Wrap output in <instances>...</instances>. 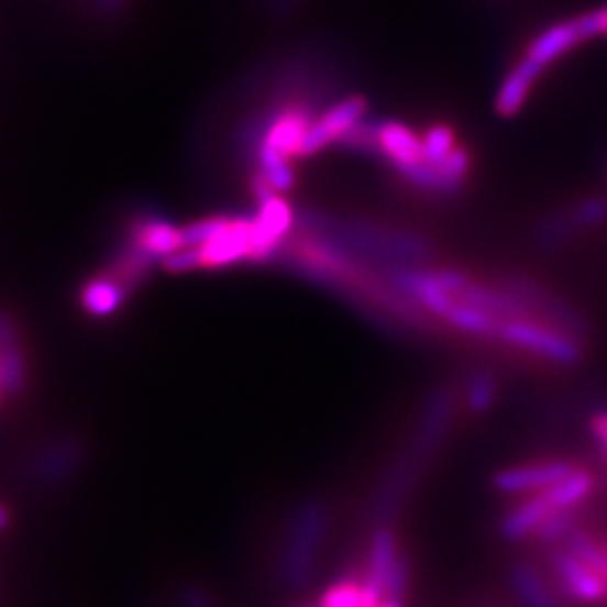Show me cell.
Returning a JSON list of instances; mask_svg holds the SVG:
<instances>
[{"label": "cell", "instance_id": "13", "mask_svg": "<svg viewBox=\"0 0 607 607\" xmlns=\"http://www.w3.org/2000/svg\"><path fill=\"white\" fill-rule=\"evenodd\" d=\"M131 290L113 275V273H101L90 277L81 290H79V307L86 316L95 320H107L120 313L124 307L126 297Z\"/></svg>", "mask_w": 607, "mask_h": 607}, {"label": "cell", "instance_id": "1", "mask_svg": "<svg viewBox=\"0 0 607 607\" xmlns=\"http://www.w3.org/2000/svg\"><path fill=\"white\" fill-rule=\"evenodd\" d=\"M454 412H457V400H454V391L450 387H437L426 398L419 423L415 426L408 445L402 448L396 462L387 468L369 499L367 522L374 529L389 525L402 509L405 499L415 490L423 468L432 462L437 450L445 441L454 421Z\"/></svg>", "mask_w": 607, "mask_h": 607}, {"label": "cell", "instance_id": "24", "mask_svg": "<svg viewBox=\"0 0 607 607\" xmlns=\"http://www.w3.org/2000/svg\"><path fill=\"white\" fill-rule=\"evenodd\" d=\"M176 607H223V605L208 587L187 583L176 594Z\"/></svg>", "mask_w": 607, "mask_h": 607}, {"label": "cell", "instance_id": "4", "mask_svg": "<svg viewBox=\"0 0 607 607\" xmlns=\"http://www.w3.org/2000/svg\"><path fill=\"white\" fill-rule=\"evenodd\" d=\"M553 365H576L583 356L578 335L538 318H504L497 340Z\"/></svg>", "mask_w": 607, "mask_h": 607}, {"label": "cell", "instance_id": "12", "mask_svg": "<svg viewBox=\"0 0 607 607\" xmlns=\"http://www.w3.org/2000/svg\"><path fill=\"white\" fill-rule=\"evenodd\" d=\"M576 466L567 462H540L506 468L495 475L493 486L504 495H531L565 479Z\"/></svg>", "mask_w": 607, "mask_h": 607}, {"label": "cell", "instance_id": "15", "mask_svg": "<svg viewBox=\"0 0 607 607\" xmlns=\"http://www.w3.org/2000/svg\"><path fill=\"white\" fill-rule=\"evenodd\" d=\"M555 511L559 509H555L551 499L542 490L531 493L529 497H525L518 506H514V509L504 516L499 531L506 540H511V542L533 538L536 531L540 529V525Z\"/></svg>", "mask_w": 607, "mask_h": 607}, {"label": "cell", "instance_id": "3", "mask_svg": "<svg viewBox=\"0 0 607 607\" xmlns=\"http://www.w3.org/2000/svg\"><path fill=\"white\" fill-rule=\"evenodd\" d=\"M88 460V443L77 432L43 439L23 460V482L34 490L55 493L77 479Z\"/></svg>", "mask_w": 607, "mask_h": 607}, {"label": "cell", "instance_id": "27", "mask_svg": "<svg viewBox=\"0 0 607 607\" xmlns=\"http://www.w3.org/2000/svg\"><path fill=\"white\" fill-rule=\"evenodd\" d=\"M10 522H12V514L8 506L0 504V533H5L10 529Z\"/></svg>", "mask_w": 607, "mask_h": 607}, {"label": "cell", "instance_id": "28", "mask_svg": "<svg viewBox=\"0 0 607 607\" xmlns=\"http://www.w3.org/2000/svg\"><path fill=\"white\" fill-rule=\"evenodd\" d=\"M8 400L5 396V387H3V374H0V405H3Z\"/></svg>", "mask_w": 607, "mask_h": 607}, {"label": "cell", "instance_id": "6", "mask_svg": "<svg viewBox=\"0 0 607 607\" xmlns=\"http://www.w3.org/2000/svg\"><path fill=\"white\" fill-rule=\"evenodd\" d=\"M257 217H255V252L252 262H268L275 257L277 247L284 243L293 228V210L284 198L277 196L262 178L255 183Z\"/></svg>", "mask_w": 607, "mask_h": 607}, {"label": "cell", "instance_id": "11", "mask_svg": "<svg viewBox=\"0 0 607 607\" xmlns=\"http://www.w3.org/2000/svg\"><path fill=\"white\" fill-rule=\"evenodd\" d=\"M0 374L8 400H21L30 387V361L19 320L8 311H0Z\"/></svg>", "mask_w": 607, "mask_h": 607}, {"label": "cell", "instance_id": "22", "mask_svg": "<svg viewBox=\"0 0 607 607\" xmlns=\"http://www.w3.org/2000/svg\"><path fill=\"white\" fill-rule=\"evenodd\" d=\"M230 223V217H208L194 221L183 228V243L185 247H200L208 241H212L225 225Z\"/></svg>", "mask_w": 607, "mask_h": 607}, {"label": "cell", "instance_id": "10", "mask_svg": "<svg viewBox=\"0 0 607 607\" xmlns=\"http://www.w3.org/2000/svg\"><path fill=\"white\" fill-rule=\"evenodd\" d=\"M367 101L363 97H346L340 99L335 107H331L324 115L311 122L307 137L301 142L299 156H313L322 151L327 144L344 140L349 131L356 129L365 118Z\"/></svg>", "mask_w": 607, "mask_h": 607}, {"label": "cell", "instance_id": "30", "mask_svg": "<svg viewBox=\"0 0 607 607\" xmlns=\"http://www.w3.org/2000/svg\"><path fill=\"white\" fill-rule=\"evenodd\" d=\"M605 551H607V540H605Z\"/></svg>", "mask_w": 607, "mask_h": 607}, {"label": "cell", "instance_id": "14", "mask_svg": "<svg viewBox=\"0 0 607 607\" xmlns=\"http://www.w3.org/2000/svg\"><path fill=\"white\" fill-rule=\"evenodd\" d=\"M385 596L363 574H349L331 583L316 603H293L288 607H380Z\"/></svg>", "mask_w": 607, "mask_h": 607}, {"label": "cell", "instance_id": "23", "mask_svg": "<svg viewBox=\"0 0 607 607\" xmlns=\"http://www.w3.org/2000/svg\"><path fill=\"white\" fill-rule=\"evenodd\" d=\"M454 148H457L454 146V133H452V129H448L443 124L432 126L423 137V158L428 163L445 161Z\"/></svg>", "mask_w": 607, "mask_h": 607}, {"label": "cell", "instance_id": "18", "mask_svg": "<svg viewBox=\"0 0 607 607\" xmlns=\"http://www.w3.org/2000/svg\"><path fill=\"white\" fill-rule=\"evenodd\" d=\"M542 70L531 64L529 59H522L516 70L504 79L499 92H497V99H495V109L499 115L504 118H511L516 115L522 107H525V101H527V95L533 86V81L538 79Z\"/></svg>", "mask_w": 607, "mask_h": 607}, {"label": "cell", "instance_id": "8", "mask_svg": "<svg viewBox=\"0 0 607 607\" xmlns=\"http://www.w3.org/2000/svg\"><path fill=\"white\" fill-rule=\"evenodd\" d=\"M596 34H603L600 12L583 14L578 19H572V21H565V23H559V25L544 30L529 45V53H527L525 59H529L531 64H536L542 70L551 62H555L561 55H565L567 49H572L581 41H587Z\"/></svg>", "mask_w": 607, "mask_h": 607}, {"label": "cell", "instance_id": "17", "mask_svg": "<svg viewBox=\"0 0 607 607\" xmlns=\"http://www.w3.org/2000/svg\"><path fill=\"white\" fill-rule=\"evenodd\" d=\"M378 148L398 167V172L423 163V140L405 124H378Z\"/></svg>", "mask_w": 607, "mask_h": 607}, {"label": "cell", "instance_id": "7", "mask_svg": "<svg viewBox=\"0 0 607 607\" xmlns=\"http://www.w3.org/2000/svg\"><path fill=\"white\" fill-rule=\"evenodd\" d=\"M198 268H225L252 262L255 252V219L230 217V223L206 245L194 247Z\"/></svg>", "mask_w": 607, "mask_h": 607}, {"label": "cell", "instance_id": "9", "mask_svg": "<svg viewBox=\"0 0 607 607\" xmlns=\"http://www.w3.org/2000/svg\"><path fill=\"white\" fill-rule=\"evenodd\" d=\"M311 122V113L301 107H286L277 111L260 135L257 158L277 156L290 161L293 156H299L301 142L307 137Z\"/></svg>", "mask_w": 607, "mask_h": 607}, {"label": "cell", "instance_id": "25", "mask_svg": "<svg viewBox=\"0 0 607 607\" xmlns=\"http://www.w3.org/2000/svg\"><path fill=\"white\" fill-rule=\"evenodd\" d=\"M605 214H607V206L603 200H587V202H583L581 210H578V221L592 225V223L603 221Z\"/></svg>", "mask_w": 607, "mask_h": 607}, {"label": "cell", "instance_id": "19", "mask_svg": "<svg viewBox=\"0 0 607 607\" xmlns=\"http://www.w3.org/2000/svg\"><path fill=\"white\" fill-rule=\"evenodd\" d=\"M511 587L522 607H563L542 574L529 563H518L511 570Z\"/></svg>", "mask_w": 607, "mask_h": 607}, {"label": "cell", "instance_id": "16", "mask_svg": "<svg viewBox=\"0 0 607 607\" xmlns=\"http://www.w3.org/2000/svg\"><path fill=\"white\" fill-rule=\"evenodd\" d=\"M131 241L158 262L185 247L183 228L158 217H146L135 223V228L131 230Z\"/></svg>", "mask_w": 607, "mask_h": 607}, {"label": "cell", "instance_id": "20", "mask_svg": "<svg viewBox=\"0 0 607 607\" xmlns=\"http://www.w3.org/2000/svg\"><path fill=\"white\" fill-rule=\"evenodd\" d=\"M495 394H497V383L495 376L486 369H477L468 376L466 387H464V396H466V405L468 410L475 415H484L490 410V405L495 402Z\"/></svg>", "mask_w": 607, "mask_h": 607}, {"label": "cell", "instance_id": "5", "mask_svg": "<svg viewBox=\"0 0 607 607\" xmlns=\"http://www.w3.org/2000/svg\"><path fill=\"white\" fill-rule=\"evenodd\" d=\"M549 567L561 596L570 603L596 607L607 603V578L581 561L565 544L549 553Z\"/></svg>", "mask_w": 607, "mask_h": 607}, {"label": "cell", "instance_id": "29", "mask_svg": "<svg viewBox=\"0 0 607 607\" xmlns=\"http://www.w3.org/2000/svg\"><path fill=\"white\" fill-rule=\"evenodd\" d=\"M600 21H603V34H607V8L600 10Z\"/></svg>", "mask_w": 607, "mask_h": 607}, {"label": "cell", "instance_id": "21", "mask_svg": "<svg viewBox=\"0 0 607 607\" xmlns=\"http://www.w3.org/2000/svg\"><path fill=\"white\" fill-rule=\"evenodd\" d=\"M578 509H563V511H555L551 514L542 525L540 529L536 531V540L542 542V544H559L563 542L574 529H576V520H578Z\"/></svg>", "mask_w": 607, "mask_h": 607}, {"label": "cell", "instance_id": "2", "mask_svg": "<svg viewBox=\"0 0 607 607\" xmlns=\"http://www.w3.org/2000/svg\"><path fill=\"white\" fill-rule=\"evenodd\" d=\"M331 514L322 497H304L293 506L275 555L277 583L286 589L307 587L318 570L329 536Z\"/></svg>", "mask_w": 607, "mask_h": 607}, {"label": "cell", "instance_id": "26", "mask_svg": "<svg viewBox=\"0 0 607 607\" xmlns=\"http://www.w3.org/2000/svg\"><path fill=\"white\" fill-rule=\"evenodd\" d=\"M592 432H594V437L607 448V412H598V415L592 419Z\"/></svg>", "mask_w": 607, "mask_h": 607}]
</instances>
